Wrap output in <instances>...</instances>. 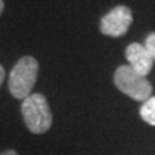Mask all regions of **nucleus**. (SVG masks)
Wrapping results in <instances>:
<instances>
[{"instance_id": "obj_1", "label": "nucleus", "mask_w": 155, "mask_h": 155, "mask_svg": "<svg viewBox=\"0 0 155 155\" xmlns=\"http://www.w3.org/2000/svg\"><path fill=\"white\" fill-rule=\"evenodd\" d=\"M25 125L32 134L48 132L53 124V115L48 99L42 94H30L22 102Z\"/></svg>"}, {"instance_id": "obj_2", "label": "nucleus", "mask_w": 155, "mask_h": 155, "mask_svg": "<svg viewBox=\"0 0 155 155\" xmlns=\"http://www.w3.org/2000/svg\"><path fill=\"white\" fill-rule=\"evenodd\" d=\"M39 75V62L33 56H23L13 66L9 75V91L13 98L26 99Z\"/></svg>"}, {"instance_id": "obj_3", "label": "nucleus", "mask_w": 155, "mask_h": 155, "mask_svg": "<svg viewBox=\"0 0 155 155\" xmlns=\"http://www.w3.org/2000/svg\"><path fill=\"white\" fill-rule=\"evenodd\" d=\"M114 83L122 94L138 102H145L152 96V85L147 79L134 71L129 65H122L115 71Z\"/></svg>"}, {"instance_id": "obj_4", "label": "nucleus", "mask_w": 155, "mask_h": 155, "mask_svg": "<svg viewBox=\"0 0 155 155\" xmlns=\"http://www.w3.org/2000/svg\"><path fill=\"white\" fill-rule=\"evenodd\" d=\"M132 12L127 6H116L101 19L99 29L102 35L119 38L128 32L132 25Z\"/></svg>"}, {"instance_id": "obj_5", "label": "nucleus", "mask_w": 155, "mask_h": 155, "mask_svg": "<svg viewBox=\"0 0 155 155\" xmlns=\"http://www.w3.org/2000/svg\"><path fill=\"white\" fill-rule=\"evenodd\" d=\"M125 56H127L129 66L134 71L142 76H147L152 69V63L154 59L150 55V52L147 50L144 45L141 43H131L125 50Z\"/></svg>"}, {"instance_id": "obj_6", "label": "nucleus", "mask_w": 155, "mask_h": 155, "mask_svg": "<svg viewBox=\"0 0 155 155\" xmlns=\"http://www.w3.org/2000/svg\"><path fill=\"white\" fill-rule=\"evenodd\" d=\"M139 115L144 122H147L151 127H155V96H151L150 99L142 102Z\"/></svg>"}, {"instance_id": "obj_7", "label": "nucleus", "mask_w": 155, "mask_h": 155, "mask_svg": "<svg viewBox=\"0 0 155 155\" xmlns=\"http://www.w3.org/2000/svg\"><path fill=\"white\" fill-rule=\"evenodd\" d=\"M145 48L150 52V55L152 56V59H155V32L148 35V38L145 40Z\"/></svg>"}, {"instance_id": "obj_8", "label": "nucleus", "mask_w": 155, "mask_h": 155, "mask_svg": "<svg viewBox=\"0 0 155 155\" xmlns=\"http://www.w3.org/2000/svg\"><path fill=\"white\" fill-rule=\"evenodd\" d=\"M0 155H19V154H17L15 150H5L0 152Z\"/></svg>"}, {"instance_id": "obj_9", "label": "nucleus", "mask_w": 155, "mask_h": 155, "mask_svg": "<svg viewBox=\"0 0 155 155\" xmlns=\"http://www.w3.org/2000/svg\"><path fill=\"white\" fill-rule=\"evenodd\" d=\"M3 81H5V69H3V66L0 65V86H2Z\"/></svg>"}, {"instance_id": "obj_10", "label": "nucleus", "mask_w": 155, "mask_h": 155, "mask_svg": "<svg viewBox=\"0 0 155 155\" xmlns=\"http://www.w3.org/2000/svg\"><path fill=\"white\" fill-rule=\"evenodd\" d=\"M3 9H5V2H3V0H0V15H2Z\"/></svg>"}]
</instances>
